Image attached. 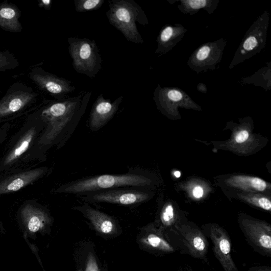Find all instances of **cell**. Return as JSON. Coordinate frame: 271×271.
Segmentation results:
<instances>
[{
  "label": "cell",
  "instance_id": "1",
  "mask_svg": "<svg viewBox=\"0 0 271 271\" xmlns=\"http://www.w3.org/2000/svg\"><path fill=\"white\" fill-rule=\"evenodd\" d=\"M86 92L62 101H46L40 108V115L45 123L34 147L28 157L26 168L30 164L46 161L50 150H60L73 134L86 110L91 96Z\"/></svg>",
  "mask_w": 271,
  "mask_h": 271
},
{
  "label": "cell",
  "instance_id": "2",
  "mask_svg": "<svg viewBox=\"0 0 271 271\" xmlns=\"http://www.w3.org/2000/svg\"><path fill=\"white\" fill-rule=\"evenodd\" d=\"M39 108L27 116L19 130L11 137L0 158V175L26 168L28 157L46 126Z\"/></svg>",
  "mask_w": 271,
  "mask_h": 271
},
{
  "label": "cell",
  "instance_id": "3",
  "mask_svg": "<svg viewBox=\"0 0 271 271\" xmlns=\"http://www.w3.org/2000/svg\"><path fill=\"white\" fill-rule=\"evenodd\" d=\"M154 183L152 176L146 172L134 168L125 174L97 175L68 182L60 185L54 192L82 195L120 188L148 189Z\"/></svg>",
  "mask_w": 271,
  "mask_h": 271
},
{
  "label": "cell",
  "instance_id": "4",
  "mask_svg": "<svg viewBox=\"0 0 271 271\" xmlns=\"http://www.w3.org/2000/svg\"><path fill=\"white\" fill-rule=\"evenodd\" d=\"M40 94L27 84L20 81L12 84L0 100V124L29 115L46 102H40Z\"/></svg>",
  "mask_w": 271,
  "mask_h": 271
},
{
  "label": "cell",
  "instance_id": "5",
  "mask_svg": "<svg viewBox=\"0 0 271 271\" xmlns=\"http://www.w3.org/2000/svg\"><path fill=\"white\" fill-rule=\"evenodd\" d=\"M107 16L109 22L129 41L143 43L136 23L145 26L148 21L141 8L134 0H111Z\"/></svg>",
  "mask_w": 271,
  "mask_h": 271
},
{
  "label": "cell",
  "instance_id": "6",
  "mask_svg": "<svg viewBox=\"0 0 271 271\" xmlns=\"http://www.w3.org/2000/svg\"><path fill=\"white\" fill-rule=\"evenodd\" d=\"M176 251L195 259L207 262L209 243L201 229L191 223L182 222L165 234Z\"/></svg>",
  "mask_w": 271,
  "mask_h": 271
},
{
  "label": "cell",
  "instance_id": "7",
  "mask_svg": "<svg viewBox=\"0 0 271 271\" xmlns=\"http://www.w3.org/2000/svg\"><path fill=\"white\" fill-rule=\"evenodd\" d=\"M17 219L23 236L33 239L38 234L49 233L54 221L50 210L35 200L25 201L20 206Z\"/></svg>",
  "mask_w": 271,
  "mask_h": 271
},
{
  "label": "cell",
  "instance_id": "8",
  "mask_svg": "<svg viewBox=\"0 0 271 271\" xmlns=\"http://www.w3.org/2000/svg\"><path fill=\"white\" fill-rule=\"evenodd\" d=\"M68 52L77 72L91 78L102 69L103 60L94 40L69 37Z\"/></svg>",
  "mask_w": 271,
  "mask_h": 271
},
{
  "label": "cell",
  "instance_id": "9",
  "mask_svg": "<svg viewBox=\"0 0 271 271\" xmlns=\"http://www.w3.org/2000/svg\"><path fill=\"white\" fill-rule=\"evenodd\" d=\"M153 195L148 189L130 187L97 191L81 196L84 202L90 204L105 203L135 206L148 202Z\"/></svg>",
  "mask_w": 271,
  "mask_h": 271
},
{
  "label": "cell",
  "instance_id": "10",
  "mask_svg": "<svg viewBox=\"0 0 271 271\" xmlns=\"http://www.w3.org/2000/svg\"><path fill=\"white\" fill-rule=\"evenodd\" d=\"M238 223L248 244L257 253L271 258V226L268 223L240 215Z\"/></svg>",
  "mask_w": 271,
  "mask_h": 271
},
{
  "label": "cell",
  "instance_id": "11",
  "mask_svg": "<svg viewBox=\"0 0 271 271\" xmlns=\"http://www.w3.org/2000/svg\"><path fill=\"white\" fill-rule=\"evenodd\" d=\"M47 166L20 168L0 175V196L16 193L47 176Z\"/></svg>",
  "mask_w": 271,
  "mask_h": 271
},
{
  "label": "cell",
  "instance_id": "12",
  "mask_svg": "<svg viewBox=\"0 0 271 271\" xmlns=\"http://www.w3.org/2000/svg\"><path fill=\"white\" fill-rule=\"evenodd\" d=\"M201 230L211 241L214 255L224 271H238L231 255V237L224 228L217 224H209L203 226Z\"/></svg>",
  "mask_w": 271,
  "mask_h": 271
},
{
  "label": "cell",
  "instance_id": "13",
  "mask_svg": "<svg viewBox=\"0 0 271 271\" xmlns=\"http://www.w3.org/2000/svg\"><path fill=\"white\" fill-rule=\"evenodd\" d=\"M28 77L41 91L51 95L55 101H62L76 90L70 81L50 73L39 66L32 67Z\"/></svg>",
  "mask_w": 271,
  "mask_h": 271
},
{
  "label": "cell",
  "instance_id": "14",
  "mask_svg": "<svg viewBox=\"0 0 271 271\" xmlns=\"http://www.w3.org/2000/svg\"><path fill=\"white\" fill-rule=\"evenodd\" d=\"M123 96L112 102L103 94L98 96L93 104L89 117V126L91 131L96 132L105 127L116 115Z\"/></svg>",
  "mask_w": 271,
  "mask_h": 271
},
{
  "label": "cell",
  "instance_id": "15",
  "mask_svg": "<svg viewBox=\"0 0 271 271\" xmlns=\"http://www.w3.org/2000/svg\"><path fill=\"white\" fill-rule=\"evenodd\" d=\"M73 209L82 213L95 229L101 233L110 234L117 229L118 223L115 219L94 209L88 203L84 202L82 205L75 206Z\"/></svg>",
  "mask_w": 271,
  "mask_h": 271
},
{
  "label": "cell",
  "instance_id": "16",
  "mask_svg": "<svg viewBox=\"0 0 271 271\" xmlns=\"http://www.w3.org/2000/svg\"><path fill=\"white\" fill-rule=\"evenodd\" d=\"M21 12L15 4L8 0L0 3V28L3 30L14 33H21L23 27L19 21Z\"/></svg>",
  "mask_w": 271,
  "mask_h": 271
},
{
  "label": "cell",
  "instance_id": "17",
  "mask_svg": "<svg viewBox=\"0 0 271 271\" xmlns=\"http://www.w3.org/2000/svg\"><path fill=\"white\" fill-rule=\"evenodd\" d=\"M145 231L146 234L143 241L152 251L161 255L171 254L176 252L161 228L153 224L147 227Z\"/></svg>",
  "mask_w": 271,
  "mask_h": 271
},
{
  "label": "cell",
  "instance_id": "18",
  "mask_svg": "<svg viewBox=\"0 0 271 271\" xmlns=\"http://www.w3.org/2000/svg\"><path fill=\"white\" fill-rule=\"evenodd\" d=\"M228 185L245 191L263 192L268 189V184L264 180L255 177L235 176L227 181Z\"/></svg>",
  "mask_w": 271,
  "mask_h": 271
},
{
  "label": "cell",
  "instance_id": "19",
  "mask_svg": "<svg viewBox=\"0 0 271 271\" xmlns=\"http://www.w3.org/2000/svg\"><path fill=\"white\" fill-rule=\"evenodd\" d=\"M19 65L18 59L9 51H0V72L16 69Z\"/></svg>",
  "mask_w": 271,
  "mask_h": 271
},
{
  "label": "cell",
  "instance_id": "20",
  "mask_svg": "<svg viewBox=\"0 0 271 271\" xmlns=\"http://www.w3.org/2000/svg\"><path fill=\"white\" fill-rule=\"evenodd\" d=\"M105 0H75L76 10L78 12L94 11L101 8Z\"/></svg>",
  "mask_w": 271,
  "mask_h": 271
},
{
  "label": "cell",
  "instance_id": "21",
  "mask_svg": "<svg viewBox=\"0 0 271 271\" xmlns=\"http://www.w3.org/2000/svg\"><path fill=\"white\" fill-rule=\"evenodd\" d=\"M243 196L246 201L252 205L265 211H270L271 203L270 199L267 197L257 194H250Z\"/></svg>",
  "mask_w": 271,
  "mask_h": 271
},
{
  "label": "cell",
  "instance_id": "22",
  "mask_svg": "<svg viewBox=\"0 0 271 271\" xmlns=\"http://www.w3.org/2000/svg\"><path fill=\"white\" fill-rule=\"evenodd\" d=\"M250 133L247 130H241L237 133L234 137V141L236 144L245 143L250 138Z\"/></svg>",
  "mask_w": 271,
  "mask_h": 271
},
{
  "label": "cell",
  "instance_id": "23",
  "mask_svg": "<svg viewBox=\"0 0 271 271\" xmlns=\"http://www.w3.org/2000/svg\"><path fill=\"white\" fill-rule=\"evenodd\" d=\"M10 128L11 124L9 122L5 123L0 127V146L4 143L7 139Z\"/></svg>",
  "mask_w": 271,
  "mask_h": 271
},
{
  "label": "cell",
  "instance_id": "24",
  "mask_svg": "<svg viewBox=\"0 0 271 271\" xmlns=\"http://www.w3.org/2000/svg\"><path fill=\"white\" fill-rule=\"evenodd\" d=\"M192 195L196 199H202L205 194V190L201 185H195L191 191Z\"/></svg>",
  "mask_w": 271,
  "mask_h": 271
},
{
  "label": "cell",
  "instance_id": "25",
  "mask_svg": "<svg viewBox=\"0 0 271 271\" xmlns=\"http://www.w3.org/2000/svg\"><path fill=\"white\" fill-rule=\"evenodd\" d=\"M210 49L208 46H205L202 47L198 52L196 58L199 61H203L208 58L209 54L210 53Z\"/></svg>",
  "mask_w": 271,
  "mask_h": 271
},
{
  "label": "cell",
  "instance_id": "26",
  "mask_svg": "<svg viewBox=\"0 0 271 271\" xmlns=\"http://www.w3.org/2000/svg\"><path fill=\"white\" fill-rule=\"evenodd\" d=\"M173 34V28L167 27L164 29L161 35V40L162 42L167 41Z\"/></svg>",
  "mask_w": 271,
  "mask_h": 271
},
{
  "label": "cell",
  "instance_id": "27",
  "mask_svg": "<svg viewBox=\"0 0 271 271\" xmlns=\"http://www.w3.org/2000/svg\"><path fill=\"white\" fill-rule=\"evenodd\" d=\"M258 44L256 38L254 37L249 38L244 42V48L247 51H251Z\"/></svg>",
  "mask_w": 271,
  "mask_h": 271
},
{
  "label": "cell",
  "instance_id": "28",
  "mask_svg": "<svg viewBox=\"0 0 271 271\" xmlns=\"http://www.w3.org/2000/svg\"><path fill=\"white\" fill-rule=\"evenodd\" d=\"M168 97L170 101L179 102L182 98L181 93L177 90H170L167 94Z\"/></svg>",
  "mask_w": 271,
  "mask_h": 271
},
{
  "label": "cell",
  "instance_id": "29",
  "mask_svg": "<svg viewBox=\"0 0 271 271\" xmlns=\"http://www.w3.org/2000/svg\"><path fill=\"white\" fill-rule=\"evenodd\" d=\"M189 5L193 9H200L205 7L207 2L205 0H196V1L188 2Z\"/></svg>",
  "mask_w": 271,
  "mask_h": 271
},
{
  "label": "cell",
  "instance_id": "30",
  "mask_svg": "<svg viewBox=\"0 0 271 271\" xmlns=\"http://www.w3.org/2000/svg\"><path fill=\"white\" fill-rule=\"evenodd\" d=\"M51 0H41L39 3L38 6L40 8H44L45 10H50L52 8Z\"/></svg>",
  "mask_w": 271,
  "mask_h": 271
},
{
  "label": "cell",
  "instance_id": "31",
  "mask_svg": "<svg viewBox=\"0 0 271 271\" xmlns=\"http://www.w3.org/2000/svg\"><path fill=\"white\" fill-rule=\"evenodd\" d=\"M248 271H271L269 266H255L250 267Z\"/></svg>",
  "mask_w": 271,
  "mask_h": 271
},
{
  "label": "cell",
  "instance_id": "32",
  "mask_svg": "<svg viewBox=\"0 0 271 271\" xmlns=\"http://www.w3.org/2000/svg\"><path fill=\"white\" fill-rule=\"evenodd\" d=\"M174 176L176 178H179L181 176V173L179 170H176L174 173Z\"/></svg>",
  "mask_w": 271,
  "mask_h": 271
},
{
  "label": "cell",
  "instance_id": "33",
  "mask_svg": "<svg viewBox=\"0 0 271 271\" xmlns=\"http://www.w3.org/2000/svg\"><path fill=\"white\" fill-rule=\"evenodd\" d=\"M42 269H43L44 271H46V270L44 269V267H42Z\"/></svg>",
  "mask_w": 271,
  "mask_h": 271
},
{
  "label": "cell",
  "instance_id": "34",
  "mask_svg": "<svg viewBox=\"0 0 271 271\" xmlns=\"http://www.w3.org/2000/svg\"><path fill=\"white\" fill-rule=\"evenodd\" d=\"M0 92H1V91H0Z\"/></svg>",
  "mask_w": 271,
  "mask_h": 271
}]
</instances>
